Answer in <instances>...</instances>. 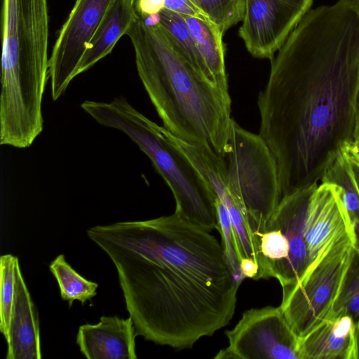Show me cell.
<instances>
[{
    "instance_id": "6da1fadb",
    "label": "cell",
    "mask_w": 359,
    "mask_h": 359,
    "mask_svg": "<svg viewBox=\"0 0 359 359\" xmlns=\"http://www.w3.org/2000/svg\"><path fill=\"white\" fill-rule=\"evenodd\" d=\"M359 93V0L309 10L271 60L258 95L259 135L282 197L319 184L354 140Z\"/></svg>"
},
{
    "instance_id": "7a4b0ae2",
    "label": "cell",
    "mask_w": 359,
    "mask_h": 359,
    "mask_svg": "<svg viewBox=\"0 0 359 359\" xmlns=\"http://www.w3.org/2000/svg\"><path fill=\"white\" fill-rule=\"evenodd\" d=\"M86 233L115 266L137 336L190 348L233 316L239 284L210 231L174 212Z\"/></svg>"
},
{
    "instance_id": "3957f363",
    "label": "cell",
    "mask_w": 359,
    "mask_h": 359,
    "mask_svg": "<svg viewBox=\"0 0 359 359\" xmlns=\"http://www.w3.org/2000/svg\"><path fill=\"white\" fill-rule=\"evenodd\" d=\"M126 34L139 77L163 127L225 157L233 121L229 93L196 72L161 25H147L137 13Z\"/></svg>"
},
{
    "instance_id": "277c9868",
    "label": "cell",
    "mask_w": 359,
    "mask_h": 359,
    "mask_svg": "<svg viewBox=\"0 0 359 359\" xmlns=\"http://www.w3.org/2000/svg\"><path fill=\"white\" fill-rule=\"evenodd\" d=\"M0 140L32 144L43 128L42 99L48 78L47 0H1Z\"/></svg>"
},
{
    "instance_id": "5b68a950",
    "label": "cell",
    "mask_w": 359,
    "mask_h": 359,
    "mask_svg": "<svg viewBox=\"0 0 359 359\" xmlns=\"http://www.w3.org/2000/svg\"><path fill=\"white\" fill-rule=\"evenodd\" d=\"M81 107L100 125L123 133L147 156L173 194L176 214L208 231L217 229L215 194L163 126L122 97L109 102L86 100Z\"/></svg>"
},
{
    "instance_id": "8992f818",
    "label": "cell",
    "mask_w": 359,
    "mask_h": 359,
    "mask_svg": "<svg viewBox=\"0 0 359 359\" xmlns=\"http://www.w3.org/2000/svg\"><path fill=\"white\" fill-rule=\"evenodd\" d=\"M224 158L227 186L257 241L282 198L275 158L259 134L234 120Z\"/></svg>"
},
{
    "instance_id": "52a82bcc",
    "label": "cell",
    "mask_w": 359,
    "mask_h": 359,
    "mask_svg": "<svg viewBox=\"0 0 359 359\" xmlns=\"http://www.w3.org/2000/svg\"><path fill=\"white\" fill-rule=\"evenodd\" d=\"M354 250L352 237L336 241L297 283L283 287L280 307L299 338L330 318Z\"/></svg>"
},
{
    "instance_id": "ba28073f",
    "label": "cell",
    "mask_w": 359,
    "mask_h": 359,
    "mask_svg": "<svg viewBox=\"0 0 359 359\" xmlns=\"http://www.w3.org/2000/svg\"><path fill=\"white\" fill-rule=\"evenodd\" d=\"M317 184L283 196L257 236L264 279L275 278L282 287L297 283L312 264L304 233L311 198Z\"/></svg>"
},
{
    "instance_id": "9c48e42d",
    "label": "cell",
    "mask_w": 359,
    "mask_h": 359,
    "mask_svg": "<svg viewBox=\"0 0 359 359\" xmlns=\"http://www.w3.org/2000/svg\"><path fill=\"white\" fill-rule=\"evenodd\" d=\"M228 346L217 359H299V337L280 307L251 309L226 332Z\"/></svg>"
},
{
    "instance_id": "30bf717a",
    "label": "cell",
    "mask_w": 359,
    "mask_h": 359,
    "mask_svg": "<svg viewBox=\"0 0 359 359\" xmlns=\"http://www.w3.org/2000/svg\"><path fill=\"white\" fill-rule=\"evenodd\" d=\"M117 0H76L54 44L48 62L51 95L57 100L76 69L105 16Z\"/></svg>"
},
{
    "instance_id": "8fae6325",
    "label": "cell",
    "mask_w": 359,
    "mask_h": 359,
    "mask_svg": "<svg viewBox=\"0 0 359 359\" xmlns=\"http://www.w3.org/2000/svg\"><path fill=\"white\" fill-rule=\"evenodd\" d=\"M313 0H244L238 35L255 57L271 61Z\"/></svg>"
},
{
    "instance_id": "7c38bea8",
    "label": "cell",
    "mask_w": 359,
    "mask_h": 359,
    "mask_svg": "<svg viewBox=\"0 0 359 359\" xmlns=\"http://www.w3.org/2000/svg\"><path fill=\"white\" fill-rule=\"evenodd\" d=\"M346 236L354 240L337 187L320 182L313 191L305 224V242L312 264L330 245Z\"/></svg>"
},
{
    "instance_id": "4fadbf2b",
    "label": "cell",
    "mask_w": 359,
    "mask_h": 359,
    "mask_svg": "<svg viewBox=\"0 0 359 359\" xmlns=\"http://www.w3.org/2000/svg\"><path fill=\"white\" fill-rule=\"evenodd\" d=\"M137 336L130 316H102L96 324L81 325L76 341L88 359H137Z\"/></svg>"
},
{
    "instance_id": "5bb4252c",
    "label": "cell",
    "mask_w": 359,
    "mask_h": 359,
    "mask_svg": "<svg viewBox=\"0 0 359 359\" xmlns=\"http://www.w3.org/2000/svg\"><path fill=\"white\" fill-rule=\"evenodd\" d=\"M6 341V359L41 358L38 313L20 266L17 269L15 297Z\"/></svg>"
},
{
    "instance_id": "9a60e30c",
    "label": "cell",
    "mask_w": 359,
    "mask_h": 359,
    "mask_svg": "<svg viewBox=\"0 0 359 359\" xmlns=\"http://www.w3.org/2000/svg\"><path fill=\"white\" fill-rule=\"evenodd\" d=\"M355 329L348 316L323 320L299 338V359H356Z\"/></svg>"
},
{
    "instance_id": "2e32d148",
    "label": "cell",
    "mask_w": 359,
    "mask_h": 359,
    "mask_svg": "<svg viewBox=\"0 0 359 359\" xmlns=\"http://www.w3.org/2000/svg\"><path fill=\"white\" fill-rule=\"evenodd\" d=\"M136 16L137 12L131 0H117L91 39L75 76L108 55L118 41L127 34Z\"/></svg>"
},
{
    "instance_id": "e0dca14e",
    "label": "cell",
    "mask_w": 359,
    "mask_h": 359,
    "mask_svg": "<svg viewBox=\"0 0 359 359\" xmlns=\"http://www.w3.org/2000/svg\"><path fill=\"white\" fill-rule=\"evenodd\" d=\"M182 16L210 74L213 83L229 93L224 61V33L208 20Z\"/></svg>"
},
{
    "instance_id": "ac0fdd59",
    "label": "cell",
    "mask_w": 359,
    "mask_h": 359,
    "mask_svg": "<svg viewBox=\"0 0 359 359\" xmlns=\"http://www.w3.org/2000/svg\"><path fill=\"white\" fill-rule=\"evenodd\" d=\"M320 182L332 183L337 186L353 229L355 250L359 252V191L351 165L342 154L328 168Z\"/></svg>"
},
{
    "instance_id": "d6986e66",
    "label": "cell",
    "mask_w": 359,
    "mask_h": 359,
    "mask_svg": "<svg viewBox=\"0 0 359 359\" xmlns=\"http://www.w3.org/2000/svg\"><path fill=\"white\" fill-rule=\"evenodd\" d=\"M159 13L160 25L174 41L184 57L196 72L213 83L210 74L183 16L166 8L162 9Z\"/></svg>"
},
{
    "instance_id": "ffe728a7",
    "label": "cell",
    "mask_w": 359,
    "mask_h": 359,
    "mask_svg": "<svg viewBox=\"0 0 359 359\" xmlns=\"http://www.w3.org/2000/svg\"><path fill=\"white\" fill-rule=\"evenodd\" d=\"M50 271L55 278L61 298L71 307L74 300L83 305L97 294L98 284L86 279L66 261L64 255L56 257L49 265Z\"/></svg>"
},
{
    "instance_id": "44dd1931",
    "label": "cell",
    "mask_w": 359,
    "mask_h": 359,
    "mask_svg": "<svg viewBox=\"0 0 359 359\" xmlns=\"http://www.w3.org/2000/svg\"><path fill=\"white\" fill-rule=\"evenodd\" d=\"M350 316L359 325V252L354 250L330 318Z\"/></svg>"
},
{
    "instance_id": "7402d4cb",
    "label": "cell",
    "mask_w": 359,
    "mask_h": 359,
    "mask_svg": "<svg viewBox=\"0 0 359 359\" xmlns=\"http://www.w3.org/2000/svg\"><path fill=\"white\" fill-rule=\"evenodd\" d=\"M18 258L11 254L0 257V331L7 339L15 297Z\"/></svg>"
},
{
    "instance_id": "603a6c76",
    "label": "cell",
    "mask_w": 359,
    "mask_h": 359,
    "mask_svg": "<svg viewBox=\"0 0 359 359\" xmlns=\"http://www.w3.org/2000/svg\"><path fill=\"white\" fill-rule=\"evenodd\" d=\"M190 1L224 34L243 20L244 0Z\"/></svg>"
},
{
    "instance_id": "cb8c5ba5",
    "label": "cell",
    "mask_w": 359,
    "mask_h": 359,
    "mask_svg": "<svg viewBox=\"0 0 359 359\" xmlns=\"http://www.w3.org/2000/svg\"><path fill=\"white\" fill-rule=\"evenodd\" d=\"M216 205L219 222L217 230L221 235V243L223 247L228 264L235 280L240 285L245 276L242 273L237 259L229 216L225 206L217 199Z\"/></svg>"
},
{
    "instance_id": "d4e9b609",
    "label": "cell",
    "mask_w": 359,
    "mask_h": 359,
    "mask_svg": "<svg viewBox=\"0 0 359 359\" xmlns=\"http://www.w3.org/2000/svg\"><path fill=\"white\" fill-rule=\"evenodd\" d=\"M164 8L182 15L193 16L210 20L190 0H164Z\"/></svg>"
},
{
    "instance_id": "484cf974",
    "label": "cell",
    "mask_w": 359,
    "mask_h": 359,
    "mask_svg": "<svg viewBox=\"0 0 359 359\" xmlns=\"http://www.w3.org/2000/svg\"><path fill=\"white\" fill-rule=\"evenodd\" d=\"M341 154L346 158L359 161V140H354L347 143L343 147Z\"/></svg>"
},
{
    "instance_id": "4316f807",
    "label": "cell",
    "mask_w": 359,
    "mask_h": 359,
    "mask_svg": "<svg viewBox=\"0 0 359 359\" xmlns=\"http://www.w3.org/2000/svg\"><path fill=\"white\" fill-rule=\"evenodd\" d=\"M346 159L348 161V162L351 165L354 181H355L356 187L359 191V161L355 160V159H349V158H346Z\"/></svg>"
},
{
    "instance_id": "83f0119b",
    "label": "cell",
    "mask_w": 359,
    "mask_h": 359,
    "mask_svg": "<svg viewBox=\"0 0 359 359\" xmlns=\"http://www.w3.org/2000/svg\"><path fill=\"white\" fill-rule=\"evenodd\" d=\"M354 140H359V93H358V103H357L356 116H355Z\"/></svg>"
},
{
    "instance_id": "f1b7e54d",
    "label": "cell",
    "mask_w": 359,
    "mask_h": 359,
    "mask_svg": "<svg viewBox=\"0 0 359 359\" xmlns=\"http://www.w3.org/2000/svg\"><path fill=\"white\" fill-rule=\"evenodd\" d=\"M355 350L356 359H359V325L356 326L355 329Z\"/></svg>"
}]
</instances>
